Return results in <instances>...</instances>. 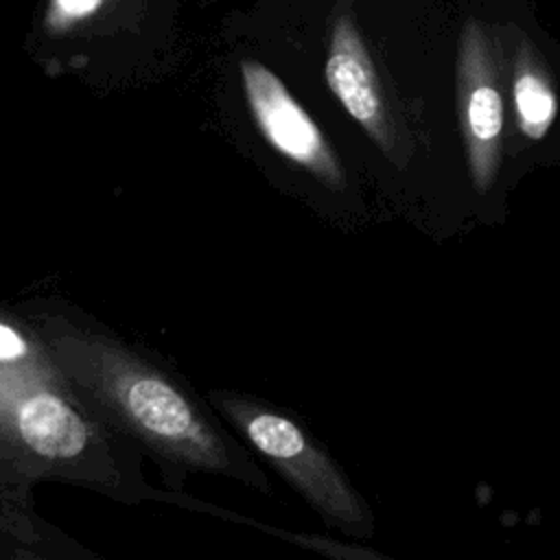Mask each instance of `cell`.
I'll list each match as a JSON object with an SVG mask.
<instances>
[{"label": "cell", "instance_id": "6da1fadb", "mask_svg": "<svg viewBox=\"0 0 560 560\" xmlns=\"http://www.w3.org/2000/svg\"><path fill=\"white\" fill-rule=\"evenodd\" d=\"M42 341L57 372L147 448L186 468L245 477L221 431L140 354L66 322L46 324Z\"/></svg>", "mask_w": 560, "mask_h": 560}, {"label": "cell", "instance_id": "7a4b0ae2", "mask_svg": "<svg viewBox=\"0 0 560 560\" xmlns=\"http://www.w3.org/2000/svg\"><path fill=\"white\" fill-rule=\"evenodd\" d=\"M221 413L319 514L348 532H368L370 516L337 466L289 416L256 400L212 394Z\"/></svg>", "mask_w": 560, "mask_h": 560}, {"label": "cell", "instance_id": "3957f363", "mask_svg": "<svg viewBox=\"0 0 560 560\" xmlns=\"http://www.w3.org/2000/svg\"><path fill=\"white\" fill-rule=\"evenodd\" d=\"M238 72L247 112L265 142L319 182L339 186L341 168L330 144L282 79L258 59H243Z\"/></svg>", "mask_w": 560, "mask_h": 560}, {"label": "cell", "instance_id": "277c9868", "mask_svg": "<svg viewBox=\"0 0 560 560\" xmlns=\"http://www.w3.org/2000/svg\"><path fill=\"white\" fill-rule=\"evenodd\" d=\"M324 77L341 107L378 142L387 136V107L365 39L350 11H339L330 26Z\"/></svg>", "mask_w": 560, "mask_h": 560}, {"label": "cell", "instance_id": "5b68a950", "mask_svg": "<svg viewBox=\"0 0 560 560\" xmlns=\"http://www.w3.org/2000/svg\"><path fill=\"white\" fill-rule=\"evenodd\" d=\"M512 88L523 133L532 140H540L556 118L558 103L529 42H521L516 48V72Z\"/></svg>", "mask_w": 560, "mask_h": 560}, {"label": "cell", "instance_id": "8992f818", "mask_svg": "<svg viewBox=\"0 0 560 560\" xmlns=\"http://www.w3.org/2000/svg\"><path fill=\"white\" fill-rule=\"evenodd\" d=\"M107 2L109 0H48L44 26L52 35L68 33L98 15Z\"/></svg>", "mask_w": 560, "mask_h": 560}]
</instances>
